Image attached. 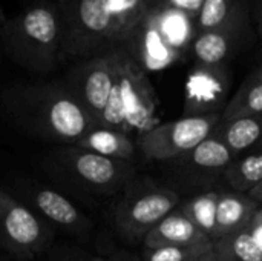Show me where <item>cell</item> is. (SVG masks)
<instances>
[{
    "label": "cell",
    "mask_w": 262,
    "mask_h": 261,
    "mask_svg": "<svg viewBox=\"0 0 262 261\" xmlns=\"http://www.w3.org/2000/svg\"><path fill=\"white\" fill-rule=\"evenodd\" d=\"M2 103L11 120L25 132L61 145H75L97 126L63 82L12 88Z\"/></svg>",
    "instance_id": "1"
},
{
    "label": "cell",
    "mask_w": 262,
    "mask_h": 261,
    "mask_svg": "<svg viewBox=\"0 0 262 261\" xmlns=\"http://www.w3.org/2000/svg\"><path fill=\"white\" fill-rule=\"evenodd\" d=\"M115 82L98 120V126L117 129L130 135L132 131L143 134L157 123L158 98L146 71L126 46L112 49Z\"/></svg>",
    "instance_id": "2"
},
{
    "label": "cell",
    "mask_w": 262,
    "mask_h": 261,
    "mask_svg": "<svg viewBox=\"0 0 262 261\" xmlns=\"http://www.w3.org/2000/svg\"><path fill=\"white\" fill-rule=\"evenodd\" d=\"M57 11L63 57L91 58L127 42L111 0H60Z\"/></svg>",
    "instance_id": "3"
},
{
    "label": "cell",
    "mask_w": 262,
    "mask_h": 261,
    "mask_svg": "<svg viewBox=\"0 0 262 261\" xmlns=\"http://www.w3.org/2000/svg\"><path fill=\"white\" fill-rule=\"evenodd\" d=\"M0 37L8 55L29 71L49 72L63 58L57 5L38 3L5 20Z\"/></svg>",
    "instance_id": "4"
},
{
    "label": "cell",
    "mask_w": 262,
    "mask_h": 261,
    "mask_svg": "<svg viewBox=\"0 0 262 261\" xmlns=\"http://www.w3.org/2000/svg\"><path fill=\"white\" fill-rule=\"evenodd\" d=\"M57 171L94 194H115L126 188L134 175L130 162L107 158L75 145H64L51 155Z\"/></svg>",
    "instance_id": "5"
},
{
    "label": "cell",
    "mask_w": 262,
    "mask_h": 261,
    "mask_svg": "<svg viewBox=\"0 0 262 261\" xmlns=\"http://www.w3.org/2000/svg\"><path fill=\"white\" fill-rule=\"evenodd\" d=\"M180 195L152 183L127 185L123 198L115 208V226L127 240L144 238L166 215L178 208Z\"/></svg>",
    "instance_id": "6"
},
{
    "label": "cell",
    "mask_w": 262,
    "mask_h": 261,
    "mask_svg": "<svg viewBox=\"0 0 262 261\" xmlns=\"http://www.w3.org/2000/svg\"><path fill=\"white\" fill-rule=\"evenodd\" d=\"M221 122V114L181 117L158 123L138 135L137 146L147 160L173 162L206 140Z\"/></svg>",
    "instance_id": "7"
},
{
    "label": "cell",
    "mask_w": 262,
    "mask_h": 261,
    "mask_svg": "<svg viewBox=\"0 0 262 261\" xmlns=\"http://www.w3.org/2000/svg\"><path fill=\"white\" fill-rule=\"evenodd\" d=\"M52 229L37 212L0 188V246L20 260L48 249Z\"/></svg>",
    "instance_id": "8"
},
{
    "label": "cell",
    "mask_w": 262,
    "mask_h": 261,
    "mask_svg": "<svg viewBox=\"0 0 262 261\" xmlns=\"http://www.w3.org/2000/svg\"><path fill=\"white\" fill-rule=\"evenodd\" d=\"M115 82V65L112 51L86 58L74 66L63 83L86 108L98 126Z\"/></svg>",
    "instance_id": "9"
},
{
    "label": "cell",
    "mask_w": 262,
    "mask_h": 261,
    "mask_svg": "<svg viewBox=\"0 0 262 261\" xmlns=\"http://www.w3.org/2000/svg\"><path fill=\"white\" fill-rule=\"evenodd\" d=\"M252 23L249 3H246L221 26L196 32L190 43V52L196 65H226L244 43L252 31Z\"/></svg>",
    "instance_id": "10"
},
{
    "label": "cell",
    "mask_w": 262,
    "mask_h": 261,
    "mask_svg": "<svg viewBox=\"0 0 262 261\" xmlns=\"http://www.w3.org/2000/svg\"><path fill=\"white\" fill-rule=\"evenodd\" d=\"M230 80L227 65H195L186 82L183 117L223 114L227 106Z\"/></svg>",
    "instance_id": "11"
},
{
    "label": "cell",
    "mask_w": 262,
    "mask_h": 261,
    "mask_svg": "<svg viewBox=\"0 0 262 261\" xmlns=\"http://www.w3.org/2000/svg\"><path fill=\"white\" fill-rule=\"evenodd\" d=\"M123 46L130 51L144 71L164 69L181 57V52H178L163 34L154 9L147 12L132 38Z\"/></svg>",
    "instance_id": "12"
},
{
    "label": "cell",
    "mask_w": 262,
    "mask_h": 261,
    "mask_svg": "<svg viewBox=\"0 0 262 261\" xmlns=\"http://www.w3.org/2000/svg\"><path fill=\"white\" fill-rule=\"evenodd\" d=\"M29 208L45 222L52 223L71 234H88L92 222L64 195L51 188H32L28 198Z\"/></svg>",
    "instance_id": "13"
},
{
    "label": "cell",
    "mask_w": 262,
    "mask_h": 261,
    "mask_svg": "<svg viewBox=\"0 0 262 261\" xmlns=\"http://www.w3.org/2000/svg\"><path fill=\"white\" fill-rule=\"evenodd\" d=\"M143 245L147 249L158 246H213V242L177 208L143 238Z\"/></svg>",
    "instance_id": "14"
},
{
    "label": "cell",
    "mask_w": 262,
    "mask_h": 261,
    "mask_svg": "<svg viewBox=\"0 0 262 261\" xmlns=\"http://www.w3.org/2000/svg\"><path fill=\"white\" fill-rule=\"evenodd\" d=\"M259 208H261L259 203L252 200L244 192H238V191L221 192L216 208L215 242L235 231L249 226L255 212Z\"/></svg>",
    "instance_id": "15"
},
{
    "label": "cell",
    "mask_w": 262,
    "mask_h": 261,
    "mask_svg": "<svg viewBox=\"0 0 262 261\" xmlns=\"http://www.w3.org/2000/svg\"><path fill=\"white\" fill-rule=\"evenodd\" d=\"M75 146L107 158L124 162H130L137 151V146L129 134L104 126L92 128L75 143Z\"/></svg>",
    "instance_id": "16"
},
{
    "label": "cell",
    "mask_w": 262,
    "mask_h": 261,
    "mask_svg": "<svg viewBox=\"0 0 262 261\" xmlns=\"http://www.w3.org/2000/svg\"><path fill=\"white\" fill-rule=\"evenodd\" d=\"M213 135H216L233 154L235 158L239 154L256 148L262 140V114L239 117L227 122H220L215 128Z\"/></svg>",
    "instance_id": "17"
},
{
    "label": "cell",
    "mask_w": 262,
    "mask_h": 261,
    "mask_svg": "<svg viewBox=\"0 0 262 261\" xmlns=\"http://www.w3.org/2000/svg\"><path fill=\"white\" fill-rule=\"evenodd\" d=\"M233 160L235 157L230 149L212 132L206 140L198 143L192 151L177 158L175 162L201 171H226Z\"/></svg>",
    "instance_id": "18"
},
{
    "label": "cell",
    "mask_w": 262,
    "mask_h": 261,
    "mask_svg": "<svg viewBox=\"0 0 262 261\" xmlns=\"http://www.w3.org/2000/svg\"><path fill=\"white\" fill-rule=\"evenodd\" d=\"M218 198H220V192L207 191L189 198L178 208L213 243H215V229H216Z\"/></svg>",
    "instance_id": "19"
},
{
    "label": "cell",
    "mask_w": 262,
    "mask_h": 261,
    "mask_svg": "<svg viewBox=\"0 0 262 261\" xmlns=\"http://www.w3.org/2000/svg\"><path fill=\"white\" fill-rule=\"evenodd\" d=\"M256 114H262V80L250 74L236 94L227 102V106L221 114V120L227 122Z\"/></svg>",
    "instance_id": "20"
},
{
    "label": "cell",
    "mask_w": 262,
    "mask_h": 261,
    "mask_svg": "<svg viewBox=\"0 0 262 261\" xmlns=\"http://www.w3.org/2000/svg\"><path fill=\"white\" fill-rule=\"evenodd\" d=\"M224 177L235 191L246 194L262 183V148H255L253 152L235 158L224 171Z\"/></svg>",
    "instance_id": "21"
},
{
    "label": "cell",
    "mask_w": 262,
    "mask_h": 261,
    "mask_svg": "<svg viewBox=\"0 0 262 261\" xmlns=\"http://www.w3.org/2000/svg\"><path fill=\"white\" fill-rule=\"evenodd\" d=\"M212 249L227 261H262L261 249L253 242L249 226L216 240Z\"/></svg>",
    "instance_id": "22"
},
{
    "label": "cell",
    "mask_w": 262,
    "mask_h": 261,
    "mask_svg": "<svg viewBox=\"0 0 262 261\" xmlns=\"http://www.w3.org/2000/svg\"><path fill=\"white\" fill-rule=\"evenodd\" d=\"M246 3L247 0H201V6L195 18L196 32L221 26Z\"/></svg>",
    "instance_id": "23"
},
{
    "label": "cell",
    "mask_w": 262,
    "mask_h": 261,
    "mask_svg": "<svg viewBox=\"0 0 262 261\" xmlns=\"http://www.w3.org/2000/svg\"><path fill=\"white\" fill-rule=\"evenodd\" d=\"M213 246H158L144 248L143 261H193Z\"/></svg>",
    "instance_id": "24"
},
{
    "label": "cell",
    "mask_w": 262,
    "mask_h": 261,
    "mask_svg": "<svg viewBox=\"0 0 262 261\" xmlns=\"http://www.w3.org/2000/svg\"><path fill=\"white\" fill-rule=\"evenodd\" d=\"M249 231H250L253 242L256 243V246L261 249L262 252V208H259L255 212L252 222L249 223Z\"/></svg>",
    "instance_id": "25"
},
{
    "label": "cell",
    "mask_w": 262,
    "mask_h": 261,
    "mask_svg": "<svg viewBox=\"0 0 262 261\" xmlns=\"http://www.w3.org/2000/svg\"><path fill=\"white\" fill-rule=\"evenodd\" d=\"M247 3L256 32L262 37V0H247Z\"/></svg>",
    "instance_id": "26"
},
{
    "label": "cell",
    "mask_w": 262,
    "mask_h": 261,
    "mask_svg": "<svg viewBox=\"0 0 262 261\" xmlns=\"http://www.w3.org/2000/svg\"><path fill=\"white\" fill-rule=\"evenodd\" d=\"M51 261H91V257H84L81 254H75V252H60L57 254Z\"/></svg>",
    "instance_id": "27"
},
{
    "label": "cell",
    "mask_w": 262,
    "mask_h": 261,
    "mask_svg": "<svg viewBox=\"0 0 262 261\" xmlns=\"http://www.w3.org/2000/svg\"><path fill=\"white\" fill-rule=\"evenodd\" d=\"M247 195H249L252 200H255L256 203H262V183H259V185L255 186V188H252V189L247 192Z\"/></svg>",
    "instance_id": "28"
},
{
    "label": "cell",
    "mask_w": 262,
    "mask_h": 261,
    "mask_svg": "<svg viewBox=\"0 0 262 261\" xmlns=\"http://www.w3.org/2000/svg\"><path fill=\"white\" fill-rule=\"evenodd\" d=\"M193 261H227V260L221 258L220 255H216V254L213 252V249H210V251H207L206 254L200 255L196 260H193Z\"/></svg>",
    "instance_id": "29"
},
{
    "label": "cell",
    "mask_w": 262,
    "mask_h": 261,
    "mask_svg": "<svg viewBox=\"0 0 262 261\" xmlns=\"http://www.w3.org/2000/svg\"><path fill=\"white\" fill-rule=\"evenodd\" d=\"M91 261H130L124 257H107V258H103V257H91Z\"/></svg>",
    "instance_id": "30"
},
{
    "label": "cell",
    "mask_w": 262,
    "mask_h": 261,
    "mask_svg": "<svg viewBox=\"0 0 262 261\" xmlns=\"http://www.w3.org/2000/svg\"><path fill=\"white\" fill-rule=\"evenodd\" d=\"M161 2H163V0H144L146 6H147L149 9H154V8H157V6H158Z\"/></svg>",
    "instance_id": "31"
},
{
    "label": "cell",
    "mask_w": 262,
    "mask_h": 261,
    "mask_svg": "<svg viewBox=\"0 0 262 261\" xmlns=\"http://www.w3.org/2000/svg\"><path fill=\"white\" fill-rule=\"evenodd\" d=\"M253 77H256V78H259V80H262V60H261V63L258 65V68L253 71V74H252Z\"/></svg>",
    "instance_id": "32"
},
{
    "label": "cell",
    "mask_w": 262,
    "mask_h": 261,
    "mask_svg": "<svg viewBox=\"0 0 262 261\" xmlns=\"http://www.w3.org/2000/svg\"><path fill=\"white\" fill-rule=\"evenodd\" d=\"M0 261H11V260H8V258H3V257H0Z\"/></svg>",
    "instance_id": "33"
},
{
    "label": "cell",
    "mask_w": 262,
    "mask_h": 261,
    "mask_svg": "<svg viewBox=\"0 0 262 261\" xmlns=\"http://www.w3.org/2000/svg\"><path fill=\"white\" fill-rule=\"evenodd\" d=\"M256 148H262V140H261V142H259V145H258Z\"/></svg>",
    "instance_id": "34"
}]
</instances>
